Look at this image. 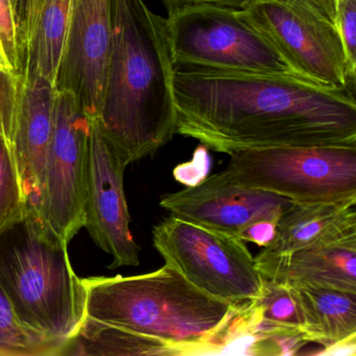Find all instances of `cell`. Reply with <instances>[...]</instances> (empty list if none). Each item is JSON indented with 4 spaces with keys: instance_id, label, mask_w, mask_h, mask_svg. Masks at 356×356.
Returning a JSON list of instances; mask_svg holds the SVG:
<instances>
[{
    "instance_id": "cell-1",
    "label": "cell",
    "mask_w": 356,
    "mask_h": 356,
    "mask_svg": "<svg viewBox=\"0 0 356 356\" xmlns=\"http://www.w3.org/2000/svg\"><path fill=\"white\" fill-rule=\"evenodd\" d=\"M176 134L218 153L356 145L353 93L303 79L175 66Z\"/></svg>"
},
{
    "instance_id": "cell-2",
    "label": "cell",
    "mask_w": 356,
    "mask_h": 356,
    "mask_svg": "<svg viewBox=\"0 0 356 356\" xmlns=\"http://www.w3.org/2000/svg\"><path fill=\"white\" fill-rule=\"evenodd\" d=\"M174 70L165 19L143 0H113L111 49L95 120L124 165L154 155L176 134Z\"/></svg>"
},
{
    "instance_id": "cell-3",
    "label": "cell",
    "mask_w": 356,
    "mask_h": 356,
    "mask_svg": "<svg viewBox=\"0 0 356 356\" xmlns=\"http://www.w3.org/2000/svg\"><path fill=\"white\" fill-rule=\"evenodd\" d=\"M82 280L86 316L161 339L180 355L225 353L247 310L200 291L168 262L147 274Z\"/></svg>"
},
{
    "instance_id": "cell-4",
    "label": "cell",
    "mask_w": 356,
    "mask_h": 356,
    "mask_svg": "<svg viewBox=\"0 0 356 356\" xmlns=\"http://www.w3.org/2000/svg\"><path fill=\"white\" fill-rule=\"evenodd\" d=\"M26 230V239L0 266V281L22 318L65 347L86 318L84 283L72 268L68 247Z\"/></svg>"
},
{
    "instance_id": "cell-5",
    "label": "cell",
    "mask_w": 356,
    "mask_h": 356,
    "mask_svg": "<svg viewBox=\"0 0 356 356\" xmlns=\"http://www.w3.org/2000/svg\"><path fill=\"white\" fill-rule=\"evenodd\" d=\"M165 24L174 66L302 79L243 10L191 6L168 14Z\"/></svg>"
},
{
    "instance_id": "cell-6",
    "label": "cell",
    "mask_w": 356,
    "mask_h": 356,
    "mask_svg": "<svg viewBox=\"0 0 356 356\" xmlns=\"http://www.w3.org/2000/svg\"><path fill=\"white\" fill-rule=\"evenodd\" d=\"M229 156L225 172L243 186L295 203L356 202V145L268 147Z\"/></svg>"
},
{
    "instance_id": "cell-7",
    "label": "cell",
    "mask_w": 356,
    "mask_h": 356,
    "mask_svg": "<svg viewBox=\"0 0 356 356\" xmlns=\"http://www.w3.org/2000/svg\"><path fill=\"white\" fill-rule=\"evenodd\" d=\"M153 245L200 291L245 310L261 298L264 278L245 243L174 216L153 228Z\"/></svg>"
},
{
    "instance_id": "cell-8",
    "label": "cell",
    "mask_w": 356,
    "mask_h": 356,
    "mask_svg": "<svg viewBox=\"0 0 356 356\" xmlns=\"http://www.w3.org/2000/svg\"><path fill=\"white\" fill-rule=\"evenodd\" d=\"M89 132L90 118L76 97L56 91L42 199L34 220L24 224L62 247L85 227Z\"/></svg>"
},
{
    "instance_id": "cell-9",
    "label": "cell",
    "mask_w": 356,
    "mask_h": 356,
    "mask_svg": "<svg viewBox=\"0 0 356 356\" xmlns=\"http://www.w3.org/2000/svg\"><path fill=\"white\" fill-rule=\"evenodd\" d=\"M243 10L302 79L354 95L337 26L309 0H255Z\"/></svg>"
},
{
    "instance_id": "cell-10",
    "label": "cell",
    "mask_w": 356,
    "mask_h": 356,
    "mask_svg": "<svg viewBox=\"0 0 356 356\" xmlns=\"http://www.w3.org/2000/svg\"><path fill=\"white\" fill-rule=\"evenodd\" d=\"M127 166L90 118L87 158L85 227L93 241L113 258L110 268L137 266L140 247L131 232L124 188Z\"/></svg>"
},
{
    "instance_id": "cell-11",
    "label": "cell",
    "mask_w": 356,
    "mask_h": 356,
    "mask_svg": "<svg viewBox=\"0 0 356 356\" xmlns=\"http://www.w3.org/2000/svg\"><path fill=\"white\" fill-rule=\"evenodd\" d=\"M293 203L276 193L243 186L225 170L160 200L170 216L239 239L251 225L278 222Z\"/></svg>"
},
{
    "instance_id": "cell-12",
    "label": "cell",
    "mask_w": 356,
    "mask_h": 356,
    "mask_svg": "<svg viewBox=\"0 0 356 356\" xmlns=\"http://www.w3.org/2000/svg\"><path fill=\"white\" fill-rule=\"evenodd\" d=\"M113 0H72L55 91H68L97 118L111 49Z\"/></svg>"
},
{
    "instance_id": "cell-13",
    "label": "cell",
    "mask_w": 356,
    "mask_h": 356,
    "mask_svg": "<svg viewBox=\"0 0 356 356\" xmlns=\"http://www.w3.org/2000/svg\"><path fill=\"white\" fill-rule=\"evenodd\" d=\"M55 95V87L43 76H22L12 149L28 207L24 222L34 220L42 199Z\"/></svg>"
},
{
    "instance_id": "cell-14",
    "label": "cell",
    "mask_w": 356,
    "mask_h": 356,
    "mask_svg": "<svg viewBox=\"0 0 356 356\" xmlns=\"http://www.w3.org/2000/svg\"><path fill=\"white\" fill-rule=\"evenodd\" d=\"M257 268L266 280L356 293V230Z\"/></svg>"
},
{
    "instance_id": "cell-15",
    "label": "cell",
    "mask_w": 356,
    "mask_h": 356,
    "mask_svg": "<svg viewBox=\"0 0 356 356\" xmlns=\"http://www.w3.org/2000/svg\"><path fill=\"white\" fill-rule=\"evenodd\" d=\"M356 230V202L293 203L277 222L276 234L255 258L257 268L295 252Z\"/></svg>"
},
{
    "instance_id": "cell-16",
    "label": "cell",
    "mask_w": 356,
    "mask_h": 356,
    "mask_svg": "<svg viewBox=\"0 0 356 356\" xmlns=\"http://www.w3.org/2000/svg\"><path fill=\"white\" fill-rule=\"evenodd\" d=\"M301 316L305 343L324 348L322 354L348 353L356 348V293L289 284Z\"/></svg>"
},
{
    "instance_id": "cell-17",
    "label": "cell",
    "mask_w": 356,
    "mask_h": 356,
    "mask_svg": "<svg viewBox=\"0 0 356 356\" xmlns=\"http://www.w3.org/2000/svg\"><path fill=\"white\" fill-rule=\"evenodd\" d=\"M180 355L156 337L105 324L86 316L61 355Z\"/></svg>"
},
{
    "instance_id": "cell-18",
    "label": "cell",
    "mask_w": 356,
    "mask_h": 356,
    "mask_svg": "<svg viewBox=\"0 0 356 356\" xmlns=\"http://www.w3.org/2000/svg\"><path fill=\"white\" fill-rule=\"evenodd\" d=\"M70 9L72 0H44L34 36L29 44L24 76H43L55 87Z\"/></svg>"
},
{
    "instance_id": "cell-19",
    "label": "cell",
    "mask_w": 356,
    "mask_h": 356,
    "mask_svg": "<svg viewBox=\"0 0 356 356\" xmlns=\"http://www.w3.org/2000/svg\"><path fill=\"white\" fill-rule=\"evenodd\" d=\"M63 347L22 318L0 281V356L61 355Z\"/></svg>"
},
{
    "instance_id": "cell-20",
    "label": "cell",
    "mask_w": 356,
    "mask_h": 356,
    "mask_svg": "<svg viewBox=\"0 0 356 356\" xmlns=\"http://www.w3.org/2000/svg\"><path fill=\"white\" fill-rule=\"evenodd\" d=\"M26 216L28 207L13 149L0 135V238L24 224Z\"/></svg>"
},
{
    "instance_id": "cell-21",
    "label": "cell",
    "mask_w": 356,
    "mask_h": 356,
    "mask_svg": "<svg viewBox=\"0 0 356 356\" xmlns=\"http://www.w3.org/2000/svg\"><path fill=\"white\" fill-rule=\"evenodd\" d=\"M335 26L341 37L350 79L356 76V0H337Z\"/></svg>"
},
{
    "instance_id": "cell-22",
    "label": "cell",
    "mask_w": 356,
    "mask_h": 356,
    "mask_svg": "<svg viewBox=\"0 0 356 356\" xmlns=\"http://www.w3.org/2000/svg\"><path fill=\"white\" fill-rule=\"evenodd\" d=\"M0 39L14 76L22 78L24 60L18 40L17 26L12 0H0Z\"/></svg>"
},
{
    "instance_id": "cell-23",
    "label": "cell",
    "mask_w": 356,
    "mask_h": 356,
    "mask_svg": "<svg viewBox=\"0 0 356 356\" xmlns=\"http://www.w3.org/2000/svg\"><path fill=\"white\" fill-rule=\"evenodd\" d=\"M20 76L0 70V135L11 143L20 93Z\"/></svg>"
},
{
    "instance_id": "cell-24",
    "label": "cell",
    "mask_w": 356,
    "mask_h": 356,
    "mask_svg": "<svg viewBox=\"0 0 356 356\" xmlns=\"http://www.w3.org/2000/svg\"><path fill=\"white\" fill-rule=\"evenodd\" d=\"M207 151V147L204 145L195 149L191 161L180 164L175 168V179L186 186H195L205 180L210 166Z\"/></svg>"
},
{
    "instance_id": "cell-25",
    "label": "cell",
    "mask_w": 356,
    "mask_h": 356,
    "mask_svg": "<svg viewBox=\"0 0 356 356\" xmlns=\"http://www.w3.org/2000/svg\"><path fill=\"white\" fill-rule=\"evenodd\" d=\"M162 1L168 10V13L170 14L185 7L202 5L243 10L255 0H162Z\"/></svg>"
},
{
    "instance_id": "cell-26",
    "label": "cell",
    "mask_w": 356,
    "mask_h": 356,
    "mask_svg": "<svg viewBox=\"0 0 356 356\" xmlns=\"http://www.w3.org/2000/svg\"><path fill=\"white\" fill-rule=\"evenodd\" d=\"M277 222L275 220H264L251 225L241 234V241L245 243H253L258 247L264 248L273 241L276 234Z\"/></svg>"
},
{
    "instance_id": "cell-27",
    "label": "cell",
    "mask_w": 356,
    "mask_h": 356,
    "mask_svg": "<svg viewBox=\"0 0 356 356\" xmlns=\"http://www.w3.org/2000/svg\"><path fill=\"white\" fill-rule=\"evenodd\" d=\"M12 3H13L14 16H15L16 26H17L20 51H22L24 65H26V56L28 51L26 39V0H12Z\"/></svg>"
},
{
    "instance_id": "cell-28",
    "label": "cell",
    "mask_w": 356,
    "mask_h": 356,
    "mask_svg": "<svg viewBox=\"0 0 356 356\" xmlns=\"http://www.w3.org/2000/svg\"><path fill=\"white\" fill-rule=\"evenodd\" d=\"M43 3L44 0H26V39L28 47L34 36Z\"/></svg>"
},
{
    "instance_id": "cell-29",
    "label": "cell",
    "mask_w": 356,
    "mask_h": 356,
    "mask_svg": "<svg viewBox=\"0 0 356 356\" xmlns=\"http://www.w3.org/2000/svg\"><path fill=\"white\" fill-rule=\"evenodd\" d=\"M328 19L335 24L337 0H309Z\"/></svg>"
},
{
    "instance_id": "cell-30",
    "label": "cell",
    "mask_w": 356,
    "mask_h": 356,
    "mask_svg": "<svg viewBox=\"0 0 356 356\" xmlns=\"http://www.w3.org/2000/svg\"><path fill=\"white\" fill-rule=\"evenodd\" d=\"M0 70L3 72H12L11 66H10L9 61H8L7 56H6L5 51H3V43H1V39H0Z\"/></svg>"
}]
</instances>
